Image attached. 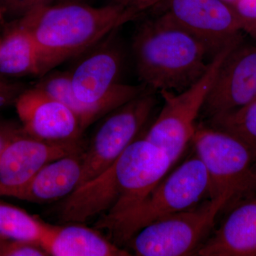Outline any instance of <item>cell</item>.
<instances>
[{"instance_id": "6da1fadb", "label": "cell", "mask_w": 256, "mask_h": 256, "mask_svg": "<svg viewBox=\"0 0 256 256\" xmlns=\"http://www.w3.org/2000/svg\"><path fill=\"white\" fill-rule=\"evenodd\" d=\"M172 166L162 150L138 138L108 169L62 200L58 220L85 224L98 216L95 227L116 220L139 204Z\"/></svg>"}, {"instance_id": "7a4b0ae2", "label": "cell", "mask_w": 256, "mask_h": 256, "mask_svg": "<svg viewBox=\"0 0 256 256\" xmlns=\"http://www.w3.org/2000/svg\"><path fill=\"white\" fill-rule=\"evenodd\" d=\"M138 16L132 8L122 5L94 8L86 3H56L32 10L16 23L36 44L40 78Z\"/></svg>"}, {"instance_id": "3957f363", "label": "cell", "mask_w": 256, "mask_h": 256, "mask_svg": "<svg viewBox=\"0 0 256 256\" xmlns=\"http://www.w3.org/2000/svg\"><path fill=\"white\" fill-rule=\"evenodd\" d=\"M132 50L138 78L153 92H181L210 66L206 45L161 14L146 18L134 32Z\"/></svg>"}, {"instance_id": "277c9868", "label": "cell", "mask_w": 256, "mask_h": 256, "mask_svg": "<svg viewBox=\"0 0 256 256\" xmlns=\"http://www.w3.org/2000/svg\"><path fill=\"white\" fill-rule=\"evenodd\" d=\"M194 151V150H193ZM212 198L206 166L194 151L168 173L139 204L118 218L95 227L106 230L111 242L124 248L146 226Z\"/></svg>"}, {"instance_id": "5b68a950", "label": "cell", "mask_w": 256, "mask_h": 256, "mask_svg": "<svg viewBox=\"0 0 256 256\" xmlns=\"http://www.w3.org/2000/svg\"><path fill=\"white\" fill-rule=\"evenodd\" d=\"M191 144L206 166L212 198L224 196V212L256 195V154L230 133L196 124Z\"/></svg>"}, {"instance_id": "8992f818", "label": "cell", "mask_w": 256, "mask_h": 256, "mask_svg": "<svg viewBox=\"0 0 256 256\" xmlns=\"http://www.w3.org/2000/svg\"><path fill=\"white\" fill-rule=\"evenodd\" d=\"M118 30L74 58L75 63L68 70L76 97L102 117L148 89L142 84L132 86L119 82L124 54Z\"/></svg>"}, {"instance_id": "52a82bcc", "label": "cell", "mask_w": 256, "mask_h": 256, "mask_svg": "<svg viewBox=\"0 0 256 256\" xmlns=\"http://www.w3.org/2000/svg\"><path fill=\"white\" fill-rule=\"evenodd\" d=\"M226 204V197L215 196L166 216L141 228L126 246L138 256H196Z\"/></svg>"}, {"instance_id": "ba28073f", "label": "cell", "mask_w": 256, "mask_h": 256, "mask_svg": "<svg viewBox=\"0 0 256 256\" xmlns=\"http://www.w3.org/2000/svg\"><path fill=\"white\" fill-rule=\"evenodd\" d=\"M242 42L229 45L217 53L210 60L206 73L191 86L176 94L160 92L164 99V106L143 138L162 150L173 165L191 144L197 118L220 64L230 50Z\"/></svg>"}, {"instance_id": "9c48e42d", "label": "cell", "mask_w": 256, "mask_h": 256, "mask_svg": "<svg viewBox=\"0 0 256 256\" xmlns=\"http://www.w3.org/2000/svg\"><path fill=\"white\" fill-rule=\"evenodd\" d=\"M153 90L146 92L104 116L84 150L78 186L98 176L114 164L139 137L156 104Z\"/></svg>"}, {"instance_id": "30bf717a", "label": "cell", "mask_w": 256, "mask_h": 256, "mask_svg": "<svg viewBox=\"0 0 256 256\" xmlns=\"http://www.w3.org/2000/svg\"><path fill=\"white\" fill-rule=\"evenodd\" d=\"M148 10L196 37L213 56L242 41L238 16L226 0H160Z\"/></svg>"}, {"instance_id": "8fae6325", "label": "cell", "mask_w": 256, "mask_h": 256, "mask_svg": "<svg viewBox=\"0 0 256 256\" xmlns=\"http://www.w3.org/2000/svg\"><path fill=\"white\" fill-rule=\"evenodd\" d=\"M256 100V46L234 47L220 64L202 112L210 119Z\"/></svg>"}, {"instance_id": "7c38bea8", "label": "cell", "mask_w": 256, "mask_h": 256, "mask_svg": "<svg viewBox=\"0 0 256 256\" xmlns=\"http://www.w3.org/2000/svg\"><path fill=\"white\" fill-rule=\"evenodd\" d=\"M24 132L46 142L82 141L85 130L73 111L35 87L28 88L14 104Z\"/></svg>"}, {"instance_id": "4fadbf2b", "label": "cell", "mask_w": 256, "mask_h": 256, "mask_svg": "<svg viewBox=\"0 0 256 256\" xmlns=\"http://www.w3.org/2000/svg\"><path fill=\"white\" fill-rule=\"evenodd\" d=\"M86 146L84 141L46 142L31 137L23 130L0 156V196H4L8 192L22 186L45 165L82 150Z\"/></svg>"}, {"instance_id": "5bb4252c", "label": "cell", "mask_w": 256, "mask_h": 256, "mask_svg": "<svg viewBox=\"0 0 256 256\" xmlns=\"http://www.w3.org/2000/svg\"><path fill=\"white\" fill-rule=\"evenodd\" d=\"M84 150L45 165L24 184L8 192L4 196L37 204L62 201L78 188L82 176Z\"/></svg>"}, {"instance_id": "9a60e30c", "label": "cell", "mask_w": 256, "mask_h": 256, "mask_svg": "<svg viewBox=\"0 0 256 256\" xmlns=\"http://www.w3.org/2000/svg\"><path fill=\"white\" fill-rule=\"evenodd\" d=\"M196 256H256V195L226 212Z\"/></svg>"}, {"instance_id": "2e32d148", "label": "cell", "mask_w": 256, "mask_h": 256, "mask_svg": "<svg viewBox=\"0 0 256 256\" xmlns=\"http://www.w3.org/2000/svg\"><path fill=\"white\" fill-rule=\"evenodd\" d=\"M41 246L48 256H130L132 254L82 223L46 224Z\"/></svg>"}, {"instance_id": "e0dca14e", "label": "cell", "mask_w": 256, "mask_h": 256, "mask_svg": "<svg viewBox=\"0 0 256 256\" xmlns=\"http://www.w3.org/2000/svg\"><path fill=\"white\" fill-rule=\"evenodd\" d=\"M0 75L40 76L36 44L28 32L16 22L0 38Z\"/></svg>"}, {"instance_id": "ac0fdd59", "label": "cell", "mask_w": 256, "mask_h": 256, "mask_svg": "<svg viewBox=\"0 0 256 256\" xmlns=\"http://www.w3.org/2000/svg\"><path fill=\"white\" fill-rule=\"evenodd\" d=\"M34 87L66 106L78 116L85 130L92 122L102 118L98 111L84 105L76 97L68 72L50 70L40 77Z\"/></svg>"}, {"instance_id": "d6986e66", "label": "cell", "mask_w": 256, "mask_h": 256, "mask_svg": "<svg viewBox=\"0 0 256 256\" xmlns=\"http://www.w3.org/2000/svg\"><path fill=\"white\" fill-rule=\"evenodd\" d=\"M46 224L18 206L0 201V239L40 245Z\"/></svg>"}, {"instance_id": "ffe728a7", "label": "cell", "mask_w": 256, "mask_h": 256, "mask_svg": "<svg viewBox=\"0 0 256 256\" xmlns=\"http://www.w3.org/2000/svg\"><path fill=\"white\" fill-rule=\"evenodd\" d=\"M206 124L238 138L256 154V100L234 112L208 119Z\"/></svg>"}, {"instance_id": "44dd1931", "label": "cell", "mask_w": 256, "mask_h": 256, "mask_svg": "<svg viewBox=\"0 0 256 256\" xmlns=\"http://www.w3.org/2000/svg\"><path fill=\"white\" fill-rule=\"evenodd\" d=\"M230 3L238 16L242 32L256 41V0H234Z\"/></svg>"}, {"instance_id": "7402d4cb", "label": "cell", "mask_w": 256, "mask_h": 256, "mask_svg": "<svg viewBox=\"0 0 256 256\" xmlns=\"http://www.w3.org/2000/svg\"><path fill=\"white\" fill-rule=\"evenodd\" d=\"M47 256V252L38 244L0 239V256Z\"/></svg>"}, {"instance_id": "603a6c76", "label": "cell", "mask_w": 256, "mask_h": 256, "mask_svg": "<svg viewBox=\"0 0 256 256\" xmlns=\"http://www.w3.org/2000/svg\"><path fill=\"white\" fill-rule=\"evenodd\" d=\"M54 2L57 0H0V4L5 14L18 16L20 18L32 10L53 4Z\"/></svg>"}, {"instance_id": "cb8c5ba5", "label": "cell", "mask_w": 256, "mask_h": 256, "mask_svg": "<svg viewBox=\"0 0 256 256\" xmlns=\"http://www.w3.org/2000/svg\"><path fill=\"white\" fill-rule=\"evenodd\" d=\"M28 87L22 82H13L0 75V110L14 105L18 98Z\"/></svg>"}, {"instance_id": "d4e9b609", "label": "cell", "mask_w": 256, "mask_h": 256, "mask_svg": "<svg viewBox=\"0 0 256 256\" xmlns=\"http://www.w3.org/2000/svg\"><path fill=\"white\" fill-rule=\"evenodd\" d=\"M22 131V126L12 122H0V156L6 146Z\"/></svg>"}, {"instance_id": "484cf974", "label": "cell", "mask_w": 256, "mask_h": 256, "mask_svg": "<svg viewBox=\"0 0 256 256\" xmlns=\"http://www.w3.org/2000/svg\"><path fill=\"white\" fill-rule=\"evenodd\" d=\"M159 1L160 0H137L130 8H132L138 15H140L141 13L148 11Z\"/></svg>"}, {"instance_id": "4316f807", "label": "cell", "mask_w": 256, "mask_h": 256, "mask_svg": "<svg viewBox=\"0 0 256 256\" xmlns=\"http://www.w3.org/2000/svg\"><path fill=\"white\" fill-rule=\"evenodd\" d=\"M136 1L137 0H109L108 4H119L126 8H130Z\"/></svg>"}, {"instance_id": "83f0119b", "label": "cell", "mask_w": 256, "mask_h": 256, "mask_svg": "<svg viewBox=\"0 0 256 256\" xmlns=\"http://www.w3.org/2000/svg\"><path fill=\"white\" fill-rule=\"evenodd\" d=\"M88 0H57V3H66V2H76V3H86Z\"/></svg>"}, {"instance_id": "f1b7e54d", "label": "cell", "mask_w": 256, "mask_h": 256, "mask_svg": "<svg viewBox=\"0 0 256 256\" xmlns=\"http://www.w3.org/2000/svg\"><path fill=\"white\" fill-rule=\"evenodd\" d=\"M4 16L5 14L4 10H3L1 4H0V25H1L3 21H4Z\"/></svg>"}]
</instances>
